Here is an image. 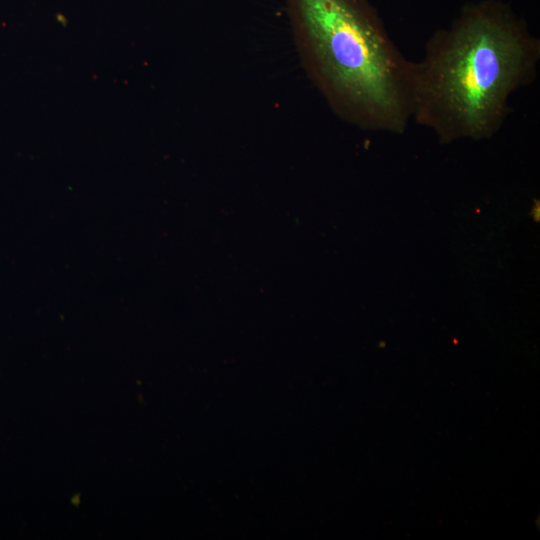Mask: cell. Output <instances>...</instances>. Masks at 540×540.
I'll return each mask as SVG.
<instances>
[{"mask_svg":"<svg viewBox=\"0 0 540 540\" xmlns=\"http://www.w3.org/2000/svg\"><path fill=\"white\" fill-rule=\"evenodd\" d=\"M303 68L330 109L368 131L411 120L408 60L370 0H283Z\"/></svg>","mask_w":540,"mask_h":540,"instance_id":"2","label":"cell"},{"mask_svg":"<svg viewBox=\"0 0 540 540\" xmlns=\"http://www.w3.org/2000/svg\"><path fill=\"white\" fill-rule=\"evenodd\" d=\"M539 61L540 39L508 3H466L413 61L411 119L442 143L489 139L512 112V95L537 78Z\"/></svg>","mask_w":540,"mask_h":540,"instance_id":"1","label":"cell"}]
</instances>
